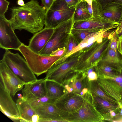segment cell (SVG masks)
Masks as SVG:
<instances>
[{
	"label": "cell",
	"mask_w": 122,
	"mask_h": 122,
	"mask_svg": "<svg viewBox=\"0 0 122 122\" xmlns=\"http://www.w3.org/2000/svg\"><path fill=\"white\" fill-rule=\"evenodd\" d=\"M9 20L14 30H26L33 34L43 29L46 10L36 0H31L23 6L10 9Z\"/></svg>",
	"instance_id": "6da1fadb"
},
{
	"label": "cell",
	"mask_w": 122,
	"mask_h": 122,
	"mask_svg": "<svg viewBox=\"0 0 122 122\" xmlns=\"http://www.w3.org/2000/svg\"><path fill=\"white\" fill-rule=\"evenodd\" d=\"M114 31L102 37L81 51L75 71L83 72L97 65L109 46Z\"/></svg>",
	"instance_id": "7a4b0ae2"
},
{
	"label": "cell",
	"mask_w": 122,
	"mask_h": 122,
	"mask_svg": "<svg viewBox=\"0 0 122 122\" xmlns=\"http://www.w3.org/2000/svg\"><path fill=\"white\" fill-rule=\"evenodd\" d=\"M35 74L38 76L47 72L62 56H43L31 50L23 43L19 49Z\"/></svg>",
	"instance_id": "3957f363"
},
{
	"label": "cell",
	"mask_w": 122,
	"mask_h": 122,
	"mask_svg": "<svg viewBox=\"0 0 122 122\" xmlns=\"http://www.w3.org/2000/svg\"><path fill=\"white\" fill-rule=\"evenodd\" d=\"M2 59L10 70L25 84L37 79L27 61L18 53H14L5 50Z\"/></svg>",
	"instance_id": "277c9868"
},
{
	"label": "cell",
	"mask_w": 122,
	"mask_h": 122,
	"mask_svg": "<svg viewBox=\"0 0 122 122\" xmlns=\"http://www.w3.org/2000/svg\"><path fill=\"white\" fill-rule=\"evenodd\" d=\"M83 96L84 102L81 108L76 112L69 113L68 122H98L104 120L103 117L96 109L91 93L88 90Z\"/></svg>",
	"instance_id": "5b68a950"
},
{
	"label": "cell",
	"mask_w": 122,
	"mask_h": 122,
	"mask_svg": "<svg viewBox=\"0 0 122 122\" xmlns=\"http://www.w3.org/2000/svg\"><path fill=\"white\" fill-rule=\"evenodd\" d=\"M73 23L72 18L54 28L50 38L39 54L43 56H50L57 49L65 47Z\"/></svg>",
	"instance_id": "8992f818"
},
{
	"label": "cell",
	"mask_w": 122,
	"mask_h": 122,
	"mask_svg": "<svg viewBox=\"0 0 122 122\" xmlns=\"http://www.w3.org/2000/svg\"><path fill=\"white\" fill-rule=\"evenodd\" d=\"M75 7L70 8L64 0H55L50 9L46 10L45 28H54L73 18Z\"/></svg>",
	"instance_id": "52a82bcc"
},
{
	"label": "cell",
	"mask_w": 122,
	"mask_h": 122,
	"mask_svg": "<svg viewBox=\"0 0 122 122\" xmlns=\"http://www.w3.org/2000/svg\"><path fill=\"white\" fill-rule=\"evenodd\" d=\"M81 51L70 56L63 62L54 63L47 72L45 78L53 80L63 84L70 73L75 71V69Z\"/></svg>",
	"instance_id": "ba28073f"
},
{
	"label": "cell",
	"mask_w": 122,
	"mask_h": 122,
	"mask_svg": "<svg viewBox=\"0 0 122 122\" xmlns=\"http://www.w3.org/2000/svg\"><path fill=\"white\" fill-rule=\"evenodd\" d=\"M11 23L5 15L0 16V47L18 51L23 43L15 33Z\"/></svg>",
	"instance_id": "9c48e42d"
},
{
	"label": "cell",
	"mask_w": 122,
	"mask_h": 122,
	"mask_svg": "<svg viewBox=\"0 0 122 122\" xmlns=\"http://www.w3.org/2000/svg\"><path fill=\"white\" fill-rule=\"evenodd\" d=\"M0 84L13 97L25 84L9 68L2 59L0 61Z\"/></svg>",
	"instance_id": "30bf717a"
},
{
	"label": "cell",
	"mask_w": 122,
	"mask_h": 122,
	"mask_svg": "<svg viewBox=\"0 0 122 122\" xmlns=\"http://www.w3.org/2000/svg\"><path fill=\"white\" fill-rule=\"evenodd\" d=\"M89 81L85 73L75 71L69 75L62 85L67 92H73L83 96L88 91Z\"/></svg>",
	"instance_id": "8fae6325"
},
{
	"label": "cell",
	"mask_w": 122,
	"mask_h": 122,
	"mask_svg": "<svg viewBox=\"0 0 122 122\" xmlns=\"http://www.w3.org/2000/svg\"><path fill=\"white\" fill-rule=\"evenodd\" d=\"M39 117L38 122H67L69 113L57 107L54 103L43 104L35 109Z\"/></svg>",
	"instance_id": "7c38bea8"
},
{
	"label": "cell",
	"mask_w": 122,
	"mask_h": 122,
	"mask_svg": "<svg viewBox=\"0 0 122 122\" xmlns=\"http://www.w3.org/2000/svg\"><path fill=\"white\" fill-rule=\"evenodd\" d=\"M11 94L0 84V109L4 115L15 122H20L19 113L16 103Z\"/></svg>",
	"instance_id": "4fadbf2b"
},
{
	"label": "cell",
	"mask_w": 122,
	"mask_h": 122,
	"mask_svg": "<svg viewBox=\"0 0 122 122\" xmlns=\"http://www.w3.org/2000/svg\"><path fill=\"white\" fill-rule=\"evenodd\" d=\"M84 101L83 96L73 92H67L56 100L54 104L61 110L71 113L79 110Z\"/></svg>",
	"instance_id": "5bb4252c"
},
{
	"label": "cell",
	"mask_w": 122,
	"mask_h": 122,
	"mask_svg": "<svg viewBox=\"0 0 122 122\" xmlns=\"http://www.w3.org/2000/svg\"><path fill=\"white\" fill-rule=\"evenodd\" d=\"M120 23L113 22L102 17H92L88 19L74 22L72 28L77 29H97L100 30L107 28H117Z\"/></svg>",
	"instance_id": "9a60e30c"
},
{
	"label": "cell",
	"mask_w": 122,
	"mask_h": 122,
	"mask_svg": "<svg viewBox=\"0 0 122 122\" xmlns=\"http://www.w3.org/2000/svg\"><path fill=\"white\" fill-rule=\"evenodd\" d=\"M45 78L25 84L22 90L23 97L28 100L46 95Z\"/></svg>",
	"instance_id": "2e32d148"
},
{
	"label": "cell",
	"mask_w": 122,
	"mask_h": 122,
	"mask_svg": "<svg viewBox=\"0 0 122 122\" xmlns=\"http://www.w3.org/2000/svg\"><path fill=\"white\" fill-rule=\"evenodd\" d=\"M54 28H44L34 34L28 46L32 51L39 54L47 44L52 36Z\"/></svg>",
	"instance_id": "e0dca14e"
},
{
	"label": "cell",
	"mask_w": 122,
	"mask_h": 122,
	"mask_svg": "<svg viewBox=\"0 0 122 122\" xmlns=\"http://www.w3.org/2000/svg\"><path fill=\"white\" fill-rule=\"evenodd\" d=\"M114 28L113 27L108 28L90 34L80 43L71 52L66 56L60 58L55 63H60L63 61L72 54L79 51H82L87 48L89 45H91L100 38L107 34L110 32L109 31L111 30Z\"/></svg>",
	"instance_id": "ac0fdd59"
},
{
	"label": "cell",
	"mask_w": 122,
	"mask_h": 122,
	"mask_svg": "<svg viewBox=\"0 0 122 122\" xmlns=\"http://www.w3.org/2000/svg\"><path fill=\"white\" fill-rule=\"evenodd\" d=\"M92 94L96 108L103 117L104 120H112L110 112L112 110L120 111L119 104L110 102L94 94Z\"/></svg>",
	"instance_id": "d6986e66"
},
{
	"label": "cell",
	"mask_w": 122,
	"mask_h": 122,
	"mask_svg": "<svg viewBox=\"0 0 122 122\" xmlns=\"http://www.w3.org/2000/svg\"><path fill=\"white\" fill-rule=\"evenodd\" d=\"M98 84L105 93L113 98L119 102L122 98V89L114 81L98 76Z\"/></svg>",
	"instance_id": "ffe728a7"
},
{
	"label": "cell",
	"mask_w": 122,
	"mask_h": 122,
	"mask_svg": "<svg viewBox=\"0 0 122 122\" xmlns=\"http://www.w3.org/2000/svg\"><path fill=\"white\" fill-rule=\"evenodd\" d=\"M97 63L110 66L122 72V56L118 51L111 49L109 46Z\"/></svg>",
	"instance_id": "44dd1931"
},
{
	"label": "cell",
	"mask_w": 122,
	"mask_h": 122,
	"mask_svg": "<svg viewBox=\"0 0 122 122\" xmlns=\"http://www.w3.org/2000/svg\"><path fill=\"white\" fill-rule=\"evenodd\" d=\"M102 17L110 21L120 23L122 18V5L115 2L107 4L102 10Z\"/></svg>",
	"instance_id": "7402d4cb"
},
{
	"label": "cell",
	"mask_w": 122,
	"mask_h": 122,
	"mask_svg": "<svg viewBox=\"0 0 122 122\" xmlns=\"http://www.w3.org/2000/svg\"><path fill=\"white\" fill-rule=\"evenodd\" d=\"M16 102L20 115V122H32V116L37 114L35 109L23 96L18 99Z\"/></svg>",
	"instance_id": "603a6c76"
},
{
	"label": "cell",
	"mask_w": 122,
	"mask_h": 122,
	"mask_svg": "<svg viewBox=\"0 0 122 122\" xmlns=\"http://www.w3.org/2000/svg\"><path fill=\"white\" fill-rule=\"evenodd\" d=\"M45 86L46 95L56 100L67 92L62 84L55 81L46 79Z\"/></svg>",
	"instance_id": "cb8c5ba5"
},
{
	"label": "cell",
	"mask_w": 122,
	"mask_h": 122,
	"mask_svg": "<svg viewBox=\"0 0 122 122\" xmlns=\"http://www.w3.org/2000/svg\"><path fill=\"white\" fill-rule=\"evenodd\" d=\"M92 17L87 8L86 2L80 1L75 7L73 17L74 22L85 20Z\"/></svg>",
	"instance_id": "d4e9b609"
},
{
	"label": "cell",
	"mask_w": 122,
	"mask_h": 122,
	"mask_svg": "<svg viewBox=\"0 0 122 122\" xmlns=\"http://www.w3.org/2000/svg\"><path fill=\"white\" fill-rule=\"evenodd\" d=\"M88 89L92 93L110 102L119 104V102L107 94L99 85L97 80L89 81Z\"/></svg>",
	"instance_id": "484cf974"
},
{
	"label": "cell",
	"mask_w": 122,
	"mask_h": 122,
	"mask_svg": "<svg viewBox=\"0 0 122 122\" xmlns=\"http://www.w3.org/2000/svg\"><path fill=\"white\" fill-rule=\"evenodd\" d=\"M98 76H106L115 77L120 75L122 72L110 66L97 63L96 65Z\"/></svg>",
	"instance_id": "4316f807"
},
{
	"label": "cell",
	"mask_w": 122,
	"mask_h": 122,
	"mask_svg": "<svg viewBox=\"0 0 122 122\" xmlns=\"http://www.w3.org/2000/svg\"><path fill=\"white\" fill-rule=\"evenodd\" d=\"M84 0L86 2L87 8L92 17L98 18L102 17V8L97 1L95 0Z\"/></svg>",
	"instance_id": "83f0119b"
},
{
	"label": "cell",
	"mask_w": 122,
	"mask_h": 122,
	"mask_svg": "<svg viewBox=\"0 0 122 122\" xmlns=\"http://www.w3.org/2000/svg\"><path fill=\"white\" fill-rule=\"evenodd\" d=\"M101 30L95 29H77L72 28L71 33L76 38L79 43L90 34Z\"/></svg>",
	"instance_id": "f1b7e54d"
},
{
	"label": "cell",
	"mask_w": 122,
	"mask_h": 122,
	"mask_svg": "<svg viewBox=\"0 0 122 122\" xmlns=\"http://www.w3.org/2000/svg\"><path fill=\"white\" fill-rule=\"evenodd\" d=\"M27 100L30 105L35 109L38 107L44 104L54 103L56 100L51 98L46 95Z\"/></svg>",
	"instance_id": "f546056e"
},
{
	"label": "cell",
	"mask_w": 122,
	"mask_h": 122,
	"mask_svg": "<svg viewBox=\"0 0 122 122\" xmlns=\"http://www.w3.org/2000/svg\"><path fill=\"white\" fill-rule=\"evenodd\" d=\"M79 43L76 38L70 34L65 47L64 54L61 57H64L71 52L79 45Z\"/></svg>",
	"instance_id": "4dcf8cb0"
},
{
	"label": "cell",
	"mask_w": 122,
	"mask_h": 122,
	"mask_svg": "<svg viewBox=\"0 0 122 122\" xmlns=\"http://www.w3.org/2000/svg\"><path fill=\"white\" fill-rule=\"evenodd\" d=\"M87 75L89 81L97 80L98 78L96 65L83 72Z\"/></svg>",
	"instance_id": "1f68e13d"
},
{
	"label": "cell",
	"mask_w": 122,
	"mask_h": 122,
	"mask_svg": "<svg viewBox=\"0 0 122 122\" xmlns=\"http://www.w3.org/2000/svg\"><path fill=\"white\" fill-rule=\"evenodd\" d=\"M116 29L112 34L109 46L112 49L116 51H118L117 47V44L119 38L116 34Z\"/></svg>",
	"instance_id": "d6a6232c"
},
{
	"label": "cell",
	"mask_w": 122,
	"mask_h": 122,
	"mask_svg": "<svg viewBox=\"0 0 122 122\" xmlns=\"http://www.w3.org/2000/svg\"><path fill=\"white\" fill-rule=\"evenodd\" d=\"M10 4V2L6 0H0V16H5Z\"/></svg>",
	"instance_id": "836d02e7"
},
{
	"label": "cell",
	"mask_w": 122,
	"mask_h": 122,
	"mask_svg": "<svg viewBox=\"0 0 122 122\" xmlns=\"http://www.w3.org/2000/svg\"><path fill=\"white\" fill-rule=\"evenodd\" d=\"M100 5L102 10L107 4L112 2H115L122 5V0H95Z\"/></svg>",
	"instance_id": "e575fe53"
},
{
	"label": "cell",
	"mask_w": 122,
	"mask_h": 122,
	"mask_svg": "<svg viewBox=\"0 0 122 122\" xmlns=\"http://www.w3.org/2000/svg\"><path fill=\"white\" fill-rule=\"evenodd\" d=\"M65 48L63 47L57 49L52 52L50 55L52 56H62L64 54L65 51Z\"/></svg>",
	"instance_id": "d590c367"
},
{
	"label": "cell",
	"mask_w": 122,
	"mask_h": 122,
	"mask_svg": "<svg viewBox=\"0 0 122 122\" xmlns=\"http://www.w3.org/2000/svg\"><path fill=\"white\" fill-rule=\"evenodd\" d=\"M55 0H41L42 3L46 9V10H49L50 8Z\"/></svg>",
	"instance_id": "8d00e7d4"
},
{
	"label": "cell",
	"mask_w": 122,
	"mask_h": 122,
	"mask_svg": "<svg viewBox=\"0 0 122 122\" xmlns=\"http://www.w3.org/2000/svg\"><path fill=\"white\" fill-rule=\"evenodd\" d=\"M64 0L68 6L70 8L75 7L76 5L80 1L79 0Z\"/></svg>",
	"instance_id": "74e56055"
},
{
	"label": "cell",
	"mask_w": 122,
	"mask_h": 122,
	"mask_svg": "<svg viewBox=\"0 0 122 122\" xmlns=\"http://www.w3.org/2000/svg\"><path fill=\"white\" fill-rule=\"evenodd\" d=\"M115 32L119 39H122V18L120 25L116 28Z\"/></svg>",
	"instance_id": "f35d334b"
},
{
	"label": "cell",
	"mask_w": 122,
	"mask_h": 122,
	"mask_svg": "<svg viewBox=\"0 0 122 122\" xmlns=\"http://www.w3.org/2000/svg\"><path fill=\"white\" fill-rule=\"evenodd\" d=\"M117 50L122 56V39H119L117 44Z\"/></svg>",
	"instance_id": "ab89813d"
},
{
	"label": "cell",
	"mask_w": 122,
	"mask_h": 122,
	"mask_svg": "<svg viewBox=\"0 0 122 122\" xmlns=\"http://www.w3.org/2000/svg\"><path fill=\"white\" fill-rule=\"evenodd\" d=\"M39 118V117L38 114H35L32 118V122H38Z\"/></svg>",
	"instance_id": "60d3db41"
},
{
	"label": "cell",
	"mask_w": 122,
	"mask_h": 122,
	"mask_svg": "<svg viewBox=\"0 0 122 122\" xmlns=\"http://www.w3.org/2000/svg\"><path fill=\"white\" fill-rule=\"evenodd\" d=\"M18 5L20 6H23L25 5L23 0H18L17 2Z\"/></svg>",
	"instance_id": "b9f144b4"
},
{
	"label": "cell",
	"mask_w": 122,
	"mask_h": 122,
	"mask_svg": "<svg viewBox=\"0 0 122 122\" xmlns=\"http://www.w3.org/2000/svg\"><path fill=\"white\" fill-rule=\"evenodd\" d=\"M112 122H122V116L120 117V118L112 121Z\"/></svg>",
	"instance_id": "7bdbcfd3"
},
{
	"label": "cell",
	"mask_w": 122,
	"mask_h": 122,
	"mask_svg": "<svg viewBox=\"0 0 122 122\" xmlns=\"http://www.w3.org/2000/svg\"><path fill=\"white\" fill-rule=\"evenodd\" d=\"M18 97L19 98H20L22 97V96L20 94H17Z\"/></svg>",
	"instance_id": "ee69618b"
},
{
	"label": "cell",
	"mask_w": 122,
	"mask_h": 122,
	"mask_svg": "<svg viewBox=\"0 0 122 122\" xmlns=\"http://www.w3.org/2000/svg\"><path fill=\"white\" fill-rule=\"evenodd\" d=\"M120 102L121 103V104L122 105V98L120 102Z\"/></svg>",
	"instance_id": "f6af8a7d"
},
{
	"label": "cell",
	"mask_w": 122,
	"mask_h": 122,
	"mask_svg": "<svg viewBox=\"0 0 122 122\" xmlns=\"http://www.w3.org/2000/svg\"><path fill=\"white\" fill-rule=\"evenodd\" d=\"M80 1L81 0H79Z\"/></svg>",
	"instance_id": "bcb514c9"
}]
</instances>
